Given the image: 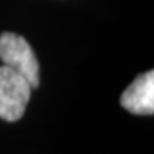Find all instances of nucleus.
I'll list each match as a JSON object with an SVG mask.
<instances>
[{
    "instance_id": "nucleus-1",
    "label": "nucleus",
    "mask_w": 154,
    "mask_h": 154,
    "mask_svg": "<svg viewBox=\"0 0 154 154\" xmlns=\"http://www.w3.org/2000/svg\"><path fill=\"white\" fill-rule=\"evenodd\" d=\"M32 85L24 75L8 66H0V118L14 123L20 120L30 101Z\"/></svg>"
},
{
    "instance_id": "nucleus-2",
    "label": "nucleus",
    "mask_w": 154,
    "mask_h": 154,
    "mask_svg": "<svg viewBox=\"0 0 154 154\" xmlns=\"http://www.w3.org/2000/svg\"><path fill=\"white\" fill-rule=\"evenodd\" d=\"M0 60L5 66L24 75L32 88L39 85V66L32 46L20 35L5 32L0 35Z\"/></svg>"
},
{
    "instance_id": "nucleus-3",
    "label": "nucleus",
    "mask_w": 154,
    "mask_h": 154,
    "mask_svg": "<svg viewBox=\"0 0 154 154\" xmlns=\"http://www.w3.org/2000/svg\"><path fill=\"white\" fill-rule=\"evenodd\" d=\"M121 106L134 115H152L154 112V72L148 71L128 87L121 94Z\"/></svg>"
}]
</instances>
